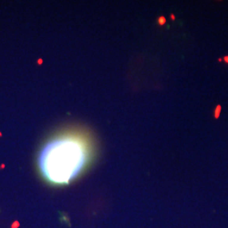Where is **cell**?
I'll list each match as a JSON object with an SVG mask.
<instances>
[{
    "label": "cell",
    "instance_id": "cell-3",
    "mask_svg": "<svg viewBox=\"0 0 228 228\" xmlns=\"http://www.w3.org/2000/svg\"><path fill=\"white\" fill-rule=\"evenodd\" d=\"M158 22H159V24H160V25H164V24L166 23V19H165L163 16H161V18L159 19Z\"/></svg>",
    "mask_w": 228,
    "mask_h": 228
},
{
    "label": "cell",
    "instance_id": "cell-1",
    "mask_svg": "<svg viewBox=\"0 0 228 228\" xmlns=\"http://www.w3.org/2000/svg\"><path fill=\"white\" fill-rule=\"evenodd\" d=\"M92 149L85 136L64 133L47 141L38 156V169L52 185L68 184L82 173L91 160Z\"/></svg>",
    "mask_w": 228,
    "mask_h": 228
},
{
    "label": "cell",
    "instance_id": "cell-5",
    "mask_svg": "<svg viewBox=\"0 0 228 228\" xmlns=\"http://www.w3.org/2000/svg\"><path fill=\"white\" fill-rule=\"evenodd\" d=\"M171 20H175V15H171Z\"/></svg>",
    "mask_w": 228,
    "mask_h": 228
},
{
    "label": "cell",
    "instance_id": "cell-6",
    "mask_svg": "<svg viewBox=\"0 0 228 228\" xmlns=\"http://www.w3.org/2000/svg\"><path fill=\"white\" fill-rule=\"evenodd\" d=\"M218 61H219V62H221V61H223L222 58H221V57H220V58H219V59H218Z\"/></svg>",
    "mask_w": 228,
    "mask_h": 228
},
{
    "label": "cell",
    "instance_id": "cell-4",
    "mask_svg": "<svg viewBox=\"0 0 228 228\" xmlns=\"http://www.w3.org/2000/svg\"><path fill=\"white\" fill-rule=\"evenodd\" d=\"M222 60L225 63H228V56H225V57H224L222 58Z\"/></svg>",
    "mask_w": 228,
    "mask_h": 228
},
{
    "label": "cell",
    "instance_id": "cell-2",
    "mask_svg": "<svg viewBox=\"0 0 228 228\" xmlns=\"http://www.w3.org/2000/svg\"><path fill=\"white\" fill-rule=\"evenodd\" d=\"M221 109H222V107H221V106L220 104L215 107V108L214 110V113H213L214 118H215V119H218V118H219V117H220V115H221Z\"/></svg>",
    "mask_w": 228,
    "mask_h": 228
}]
</instances>
